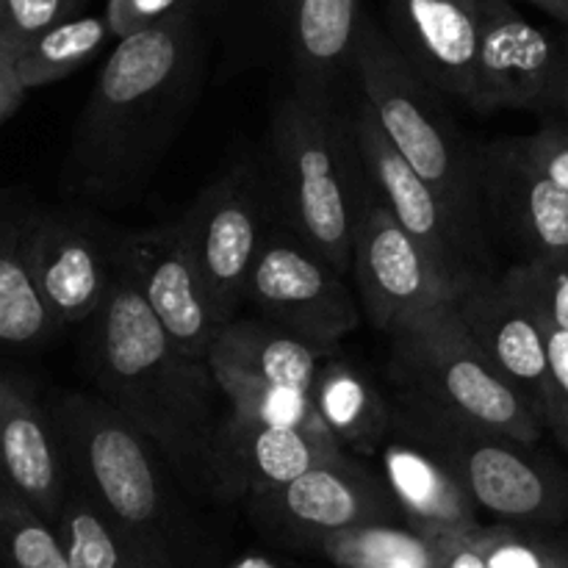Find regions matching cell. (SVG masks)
I'll return each instance as SVG.
<instances>
[{
  "mask_svg": "<svg viewBox=\"0 0 568 568\" xmlns=\"http://www.w3.org/2000/svg\"><path fill=\"white\" fill-rule=\"evenodd\" d=\"M83 0H0V53L14 59L26 44L75 17Z\"/></svg>",
  "mask_w": 568,
  "mask_h": 568,
  "instance_id": "obj_32",
  "label": "cell"
},
{
  "mask_svg": "<svg viewBox=\"0 0 568 568\" xmlns=\"http://www.w3.org/2000/svg\"><path fill=\"white\" fill-rule=\"evenodd\" d=\"M0 480L55 525L70 488V464L50 405L17 372H0Z\"/></svg>",
  "mask_w": 568,
  "mask_h": 568,
  "instance_id": "obj_16",
  "label": "cell"
},
{
  "mask_svg": "<svg viewBox=\"0 0 568 568\" xmlns=\"http://www.w3.org/2000/svg\"><path fill=\"white\" fill-rule=\"evenodd\" d=\"M347 125L355 159L377 203L430 255L447 281L464 294L471 283L491 275V242L471 233L436 189L405 164L364 100L355 105L353 122Z\"/></svg>",
  "mask_w": 568,
  "mask_h": 568,
  "instance_id": "obj_8",
  "label": "cell"
},
{
  "mask_svg": "<svg viewBox=\"0 0 568 568\" xmlns=\"http://www.w3.org/2000/svg\"><path fill=\"white\" fill-rule=\"evenodd\" d=\"M541 331L544 344H547L549 386H552V405H549L547 427L558 436V433L568 430V333L549 325H541Z\"/></svg>",
  "mask_w": 568,
  "mask_h": 568,
  "instance_id": "obj_35",
  "label": "cell"
},
{
  "mask_svg": "<svg viewBox=\"0 0 568 568\" xmlns=\"http://www.w3.org/2000/svg\"><path fill=\"white\" fill-rule=\"evenodd\" d=\"M231 568H292V566H286L283 560L270 558V555L250 552V555H242L239 560H233Z\"/></svg>",
  "mask_w": 568,
  "mask_h": 568,
  "instance_id": "obj_40",
  "label": "cell"
},
{
  "mask_svg": "<svg viewBox=\"0 0 568 568\" xmlns=\"http://www.w3.org/2000/svg\"><path fill=\"white\" fill-rule=\"evenodd\" d=\"M564 50V39L527 20L510 0H480L471 109L541 114Z\"/></svg>",
  "mask_w": 568,
  "mask_h": 568,
  "instance_id": "obj_15",
  "label": "cell"
},
{
  "mask_svg": "<svg viewBox=\"0 0 568 568\" xmlns=\"http://www.w3.org/2000/svg\"><path fill=\"white\" fill-rule=\"evenodd\" d=\"M361 166L333 100L292 92L272 120L266 172L275 216L338 275L353 266V205Z\"/></svg>",
  "mask_w": 568,
  "mask_h": 568,
  "instance_id": "obj_5",
  "label": "cell"
},
{
  "mask_svg": "<svg viewBox=\"0 0 568 568\" xmlns=\"http://www.w3.org/2000/svg\"><path fill=\"white\" fill-rule=\"evenodd\" d=\"M383 486L410 530L425 536H464L480 527L477 508L453 471L422 444L388 430L381 444Z\"/></svg>",
  "mask_w": 568,
  "mask_h": 568,
  "instance_id": "obj_21",
  "label": "cell"
},
{
  "mask_svg": "<svg viewBox=\"0 0 568 568\" xmlns=\"http://www.w3.org/2000/svg\"><path fill=\"white\" fill-rule=\"evenodd\" d=\"M6 200H9V194H6V192H0V205H3Z\"/></svg>",
  "mask_w": 568,
  "mask_h": 568,
  "instance_id": "obj_43",
  "label": "cell"
},
{
  "mask_svg": "<svg viewBox=\"0 0 568 568\" xmlns=\"http://www.w3.org/2000/svg\"><path fill=\"white\" fill-rule=\"evenodd\" d=\"M178 11H183V0H109L103 17L109 20L111 33L125 39Z\"/></svg>",
  "mask_w": 568,
  "mask_h": 568,
  "instance_id": "obj_36",
  "label": "cell"
},
{
  "mask_svg": "<svg viewBox=\"0 0 568 568\" xmlns=\"http://www.w3.org/2000/svg\"><path fill=\"white\" fill-rule=\"evenodd\" d=\"M50 414L64 442L70 480L103 514L128 566L181 568L186 530L159 449L100 394H59Z\"/></svg>",
  "mask_w": 568,
  "mask_h": 568,
  "instance_id": "obj_3",
  "label": "cell"
},
{
  "mask_svg": "<svg viewBox=\"0 0 568 568\" xmlns=\"http://www.w3.org/2000/svg\"><path fill=\"white\" fill-rule=\"evenodd\" d=\"M322 425L353 453H375L392 430V408L377 388L342 358H325L311 386Z\"/></svg>",
  "mask_w": 568,
  "mask_h": 568,
  "instance_id": "obj_24",
  "label": "cell"
},
{
  "mask_svg": "<svg viewBox=\"0 0 568 568\" xmlns=\"http://www.w3.org/2000/svg\"><path fill=\"white\" fill-rule=\"evenodd\" d=\"M392 430L430 449L475 508L530 525H555L568 516V477L514 438L458 425L405 399L392 410Z\"/></svg>",
  "mask_w": 568,
  "mask_h": 568,
  "instance_id": "obj_7",
  "label": "cell"
},
{
  "mask_svg": "<svg viewBox=\"0 0 568 568\" xmlns=\"http://www.w3.org/2000/svg\"><path fill=\"white\" fill-rule=\"evenodd\" d=\"M433 538H438V544H442L444 568H486L480 552H477V547L471 544L469 532H464V536H433Z\"/></svg>",
  "mask_w": 568,
  "mask_h": 568,
  "instance_id": "obj_38",
  "label": "cell"
},
{
  "mask_svg": "<svg viewBox=\"0 0 568 568\" xmlns=\"http://www.w3.org/2000/svg\"><path fill=\"white\" fill-rule=\"evenodd\" d=\"M22 258L55 325H83L111 288L114 239L81 211H31L22 225Z\"/></svg>",
  "mask_w": 568,
  "mask_h": 568,
  "instance_id": "obj_12",
  "label": "cell"
},
{
  "mask_svg": "<svg viewBox=\"0 0 568 568\" xmlns=\"http://www.w3.org/2000/svg\"><path fill=\"white\" fill-rule=\"evenodd\" d=\"M361 166V164H358ZM366 316L381 333L460 297L430 255L377 203L364 172L355 183L353 266Z\"/></svg>",
  "mask_w": 568,
  "mask_h": 568,
  "instance_id": "obj_11",
  "label": "cell"
},
{
  "mask_svg": "<svg viewBox=\"0 0 568 568\" xmlns=\"http://www.w3.org/2000/svg\"><path fill=\"white\" fill-rule=\"evenodd\" d=\"M197 72L186 9L120 39L75 128L67 189L92 203H116L148 181L192 111Z\"/></svg>",
  "mask_w": 568,
  "mask_h": 568,
  "instance_id": "obj_1",
  "label": "cell"
},
{
  "mask_svg": "<svg viewBox=\"0 0 568 568\" xmlns=\"http://www.w3.org/2000/svg\"><path fill=\"white\" fill-rule=\"evenodd\" d=\"M89 377L175 469L178 477L216 491V444L225 419L209 366L189 361L164 336L136 283L114 258V277L92 316Z\"/></svg>",
  "mask_w": 568,
  "mask_h": 568,
  "instance_id": "obj_2",
  "label": "cell"
},
{
  "mask_svg": "<svg viewBox=\"0 0 568 568\" xmlns=\"http://www.w3.org/2000/svg\"><path fill=\"white\" fill-rule=\"evenodd\" d=\"M211 377L220 386L227 403V416L244 425L275 427V430H300L320 438H333L331 430L322 425L308 392L275 383L253 381V377L236 375V372L209 366ZM336 442V438H333Z\"/></svg>",
  "mask_w": 568,
  "mask_h": 568,
  "instance_id": "obj_27",
  "label": "cell"
},
{
  "mask_svg": "<svg viewBox=\"0 0 568 568\" xmlns=\"http://www.w3.org/2000/svg\"><path fill=\"white\" fill-rule=\"evenodd\" d=\"M453 311L488 364L519 392L538 422L547 427L552 386H549L547 344L536 316L494 275L471 283L455 300Z\"/></svg>",
  "mask_w": 568,
  "mask_h": 568,
  "instance_id": "obj_17",
  "label": "cell"
},
{
  "mask_svg": "<svg viewBox=\"0 0 568 568\" xmlns=\"http://www.w3.org/2000/svg\"><path fill=\"white\" fill-rule=\"evenodd\" d=\"M0 568H70L53 527L0 480Z\"/></svg>",
  "mask_w": 568,
  "mask_h": 568,
  "instance_id": "obj_30",
  "label": "cell"
},
{
  "mask_svg": "<svg viewBox=\"0 0 568 568\" xmlns=\"http://www.w3.org/2000/svg\"><path fill=\"white\" fill-rule=\"evenodd\" d=\"M471 544L486 568H564V552L510 527H475Z\"/></svg>",
  "mask_w": 568,
  "mask_h": 568,
  "instance_id": "obj_33",
  "label": "cell"
},
{
  "mask_svg": "<svg viewBox=\"0 0 568 568\" xmlns=\"http://www.w3.org/2000/svg\"><path fill=\"white\" fill-rule=\"evenodd\" d=\"M564 568H568V555H564Z\"/></svg>",
  "mask_w": 568,
  "mask_h": 568,
  "instance_id": "obj_45",
  "label": "cell"
},
{
  "mask_svg": "<svg viewBox=\"0 0 568 568\" xmlns=\"http://www.w3.org/2000/svg\"><path fill=\"white\" fill-rule=\"evenodd\" d=\"M26 214L0 205V349L31 353L44 347L61 331L44 308L26 258H22Z\"/></svg>",
  "mask_w": 568,
  "mask_h": 568,
  "instance_id": "obj_25",
  "label": "cell"
},
{
  "mask_svg": "<svg viewBox=\"0 0 568 568\" xmlns=\"http://www.w3.org/2000/svg\"><path fill=\"white\" fill-rule=\"evenodd\" d=\"M114 258L136 283L172 347L183 358L205 364L225 325L211 305L181 225L164 222L148 231L122 233L114 239Z\"/></svg>",
  "mask_w": 568,
  "mask_h": 568,
  "instance_id": "obj_13",
  "label": "cell"
},
{
  "mask_svg": "<svg viewBox=\"0 0 568 568\" xmlns=\"http://www.w3.org/2000/svg\"><path fill=\"white\" fill-rule=\"evenodd\" d=\"M349 455L333 438L244 425L227 416L216 444V494L266 497L308 469Z\"/></svg>",
  "mask_w": 568,
  "mask_h": 568,
  "instance_id": "obj_20",
  "label": "cell"
},
{
  "mask_svg": "<svg viewBox=\"0 0 568 568\" xmlns=\"http://www.w3.org/2000/svg\"><path fill=\"white\" fill-rule=\"evenodd\" d=\"M558 442L564 444V447L568 449V430H566V433H558Z\"/></svg>",
  "mask_w": 568,
  "mask_h": 568,
  "instance_id": "obj_42",
  "label": "cell"
},
{
  "mask_svg": "<svg viewBox=\"0 0 568 568\" xmlns=\"http://www.w3.org/2000/svg\"><path fill=\"white\" fill-rule=\"evenodd\" d=\"M250 508L258 521L300 547H311L316 538L349 527L399 519L381 477L349 455L314 466L266 497L250 499Z\"/></svg>",
  "mask_w": 568,
  "mask_h": 568,
  "instance_id": "obj_14",
  "label": "cell"
},
{
  "mask_svg": "<svg viewBox=\"0 0 568 568\" xmlns=\"http://www.w3.org/2000/svg\"><path fill=\"white\" fill-rule=\"evenodd\" d=\"M521 155L547 178L552 186L568 194V133L552 122H541L536 133L516 139Z\"/></svg>",
  "mask_w": 568,
  "mask_h": 568,
  "instance_id": "obj_34",
  "label": "cell"
},
{
  "mask_svg": "<svg viewBox=\"0 0 568 568\" xmlns=\"http://www.w3.org/2000/svg\"><path fill=\"white\" fill-rule=\"evenodd\" d=\"M114 37L105 17H70L14 55V72L22 89L48 87L87 64Z\"/></svg>",
  "mask_w": 568,
  "mask_h": 568,
  "instance_id": "obj_28",
  "label": "cell"
},
{
  "mask_svg": "<svg viewBox=\"0 0 568 568\" xmlns=\"http://www.w3.org/2000/svg\"><path fill=\"white\" fill-rule=\"evenodd\" d=\"M388 336L399 399L525 447L541 438L538 416L466 336L453 305L403 320Z\"/></svg>",
  "mask_w": 568,
  "mask_h": 568,
  "instance_id": "obj_6",
  "label": "cell"
},
{
  "mask_svg": "<svg viewBox=\"0 0 568 568\" xmlns=\"http://www.w3.org/2000/svg\"><path fill=\"white\" fill-rule=\"evenodd\" d=\"M275 222L270 183L253 166L225 172L178 220L211 305L225 327L239 320L250 272Z\"/></svg>",
  "mask_w": 568,
  "mask_h": 568,
  "instance_id": "obj_9",
  "label": "cell"
},
{
  "mask_svg": "<svg viewBox=\"0 0 568 568\" xmlns=\"http://www.w3.org/2000/svg\"><path fill=\"white\" fill-rule=\"evenodd\" d=\"M527 3L538 6V9L547 11L549 17H555L560 26L568 28V0H527Z\"/></svg>",
  "mask_w": 568,
  "mask_h": 568,
  "instance_id": "obj_41",
  "label": "cell"
},
{
  "mask_svg": "<svg viewBox=\"0 0 568 568\" xmlns=\"http://www.w3.org/2000/svg\"><path fill=\"white\" fill-rule=\"evenodd\" d=\"M544 122H552V125L564 128L568 133V48L560 55L558 72H555L552 89H549V98L541 109Z\"/></svg>",
  "mask_w": 568,
  "mask_h": 568,
  "instance_id": "obj_37",
  "label": "cell"
},
{
  "mask_svg": "<svg viewBox=\"0 0 568 568\" xmlns=\"http://www.w3.org/2000/svg\"><path fill=\"white\" fill-rule=\"evenodd\" d=\"M53 530L70 568H131L103 514L78 483L70 480Z\"/></svg>",
  "mask_w": 568,
  "mask_h": 568,
  "instance_id": "obj_29",
  "label": "cell"
},
{
  "mask_svg": "<svg viewBox=\"0 0 568 568\" xmlns=\"http://www.w3.org/2000/svg\"><path fill=\"white\" fill-rule=\"evenodd\" d=\"M244 303H253L270 325L327 353H336L361 320L344 275L281 222L255 258Z\"/></svg>",
  "mask_w": 568,
  "mask_h": 568,
  "instance_id": "obj_10",
  "label": "cell"
},
{
  "mask_svg": "<svg viewBox=\"0 0 568 568\" xmlns=\"http://www.w3.org/2000/svg\"><path fill=\"white\" fill-rule=\"evenodd\" d=\"M499 281L541 325L568 333V258L519 261Z\"/></svg>",
  "mask_w": 568,
  "mask_h": 568,
  "instance_id": "obj_31",
  "label": "cell"
},
{
  "mask_svg": "<svg viewBox=\"0 0 568 568\" xmlns=\"http://www.w3.org/2000/svg\"><path fill=\"white\" fill-rule=\"evenodd\" d=\"M480 183L488 225L525 250V261L568 258V194L521 155L516 139L480 148Z\"/></svg>",
  "mask_w": 568,
  "mask_h": 568,
  "instance_id": "obj_18",
  "label": "cell"
},
{
  "mask_svg": "<svg viewBox=\"0 0 568 568\" xmlns=\"http://www.w3.org/2000/svg\"><path fill=\"white\" fill-rule=\"evenodd\" d=\"M353 75L361 100L405 164L438 192L460 222L488 239L480 183V150L471 148L444 109L442 94L416 75L388 33L361 14L353 53Z\"/></svg>",
  "mask_w": 568,
  "mask_h": 568,
  "instance_id": "obj_4",
  "label": "cell"
},
{
  "mask_svg": "<svg viewBox=\"0 0 568 568\" xmlns=\"http://www.w3.org/2000/svg\"><path fill=\"white\" fill-rule=\"evenodd\" d=\"M331 355L327 349L314 347L270 322L233 320L216 336L205 366L311 394L322 361Z\"/></svg>",
  "mask_w": 568,
  "mask_h": 568,
  "instance_id": "obj_22",
  "label": "cell"
},
{
  "mask_svg": "<svg viewBox=\"0 0 568 568\" xmlns=\"http://www.w3.org/2000/svg\"><path fill=\"white\" fill-rule=\"evenodd\" d=\"M388 39L438 94L471 105L480 0H386Z\"/></svg>",
  "mask_w": 568,
  "mask_h": 568,
  "instance_id": "obj_19",
  "label": "cell"
},
{
  "mask_svg": "<svg viewBox=\"0 0 568 568\" xmlns=\"http://www.w3.org/2000/svg\"><path fill=\"white\" fill-rule=\"evenodd\" d=\"M22 98H26V89L17 81L14 61L9 55L0 53V122L9 120L17 109H20Z\"/></svg>",
  "mask_w": 568,
  "mask_h": 568,
  "instance_id": "obj_39",
  "label": "cell"
},
{
  "mask_svg": "<svg viewBox=\"0 0 568 568\" xmlns=\"http://www.w3.org/2000/svg\"><path fill=\"white\" fill-rule=\"evenodd\" d=\"M336 568H444L438 538L410 530L399 521L358 525L311 544Z\"/></svg>",
  "mask_w": 568,
  "mask_h": 568,
  "instance_id": "obj_26",
  "label": "cell"
},
{
  "mask_svg": "<svg viewBox=\"0 0 568 568\" xmlns=\"http://www.w3.org/2000/svg\"><path fill=\"white\" fill-rule=\"evenodd\" d=\"M361 0H294V92L331 100L344 70H353Z\"/></svg>",
  "mask_w": 568,
  "mask_h": 568,
  "instance_id": "obj_23",
  "label": "cell"
},
{
  "mask_svg": "<svg viewBox=\"0 0 568 568\" xmlns=\"http://www.w3.org/2000/svg\"><path fill=\"white\" fill-rule=\"evenodd\" d=\"M560 39H564V44L568 48V28H566V33H564V37H560Z\"/></svg>",
  "mask_w": 568,
  "mask_h": 568,
  "instance_id": "obj_44",
  "label": "cell"
}]
</instances>
